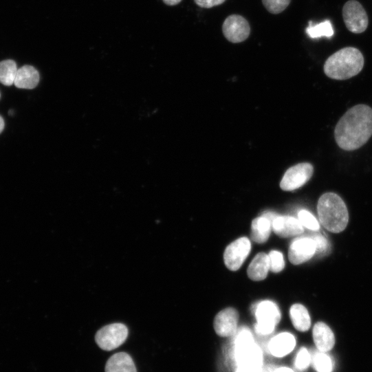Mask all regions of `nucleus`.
<instances>
[{"label":"nucleus","instance_id":"25","mask_svg":"<svg viewBox=\"0 0 372 372\" xmlns=\"http://www.w3.org/2000/svg\"><path fill=\"white\" fill-rule=\"evenodd\" d=\"M311 364V353L305 347H302L298 352L294 366L299 371H305Z\"/></svg>","mask_w":372,"mask_h":372},{"label":"nucleus","instance_id":"17","mask_svg":"<svg viewBox=\"0 0 372 372\" xmlns=\"http://www.w3.org/2000/svg\"><path fill=\"white\" fill-rule=\"evenodd\" d=\"M270 270L269 256L263 252L259 253L248 268V277L254 281L264 280Z\"/></svg>","mask_w":372,"mask_h":372},{"label":"nucleus","instance_id":"18","mask_svg":"<svg viewBox=\"0 0 372 372\" xmlns=\"http://www.w3.org/2000/svg\"><path fill=\"white\" fill-rule=\"evenodd\" d=\"M39 72L32 66H24L19 69L15 80V86L21 89H34L40 83Z\"/></svg>","mask_w":372,"mask_h":372},{"label":"nucleus","instance_id":"33","mask_svg":"<svg viewBox=\"0 0 372 372\" xmlns=\"http://www.w3.org/2000/svg\"><path fill=\"white\" fill-rule=\"evenodd\" d=\"M276 369L274 366H268L265 369H262V372H274Z\"/></svg>","mask_w":372,"mask_h":372},{"label":"nucleus","instance_id":"9","mask_svg":"<svg viewBox=\"0 0 372 372\" xmlns=\"http://www.w3.org/2000/svg\"><path fill=\"white\" fill-rule=\"evenodd\" d=\"M251 250L248 238L241 237L230 243L224 252V262L231 271L238 270L243 264Z\"/></svg>","mask_w":372,"mask_h":372},{"label":"nucleus","instance_id":"10","mask_svg":"<svg viewBox=\"0 0 372 372\" xmlns=\"http://www.w3.org/2000/svg\"><path fill=\"white\" fill-rule=\"evenodd\" d=\"M225 38L232 43H240L248 39L250 27L242 17L232 15L226 19L223 25Z\"/></svg>","mask_w":372,"mask_h":372},{"label":"nucleus","instance_id":"13","mask_svg":"<svg viewBox=\"0 0 372 372\" xmlns=\"http://www.w3.org/2000/svg\"><path fill=\"white\" fill-rule=\"evenodd\" d=\"M273 231L279 237L287 238L299 235L303 228L299 220L292 217H277L272 222Z\"/></svg>","mask_w":372,"mask_h":372},{"label":"nucleus","instance_id":"26","mask_svg":"<svg viewBox=\"0 0 372 372\" xmlns=\"http://www.w3.org/2000/svg\"><path fill=\"white\" fill-rule=\"evenodd\" d=\"M270 270L274 273L281 272L285 267V261L282 253L278 251H271L269 254Z\"/></svg>","mask_w":372,"mask_h":372},{"label":"nucleus","instance_id":"8","mask_svg":"<svg viewBox=\"0 0 372 372\" xmlns=\"http://www.w3.org/2000/svg\"><path fill=\"white\" fill-rule=\"evenodd\" d=\"M314 168L311 164L301 163L289 168L285 173L280 186L283 190L292 191L303 186L312 177Z\"/></svg>","mask_w":372,"mask_h":372},{"label":"nucleus","instance_id":"5","mask_svg":"<svg viewBox=\"0 0 372 372\" xmlns=\"http://www.w3.org/2000/svg\"><path fill=\"white\" fill-rule=\"evenodd\" d=\"M257 323L255 331L263 336L272 333L281 320V312L273 302L265 300L257 304L254 308Z\"/></svg>","mask_w":372,"mask_h":372},{"label":"nucleus","instance_id":"32","mask_svg":"<svg viewBox=\"0 0 372 372\" xmlns=\"http://www.w3.org/2000/svg\"><path fill=\"white\" fill-rule=\"evenodd\" d=\"M274 372H294V371L288 367H280V368H276Z\"/></svg>","mask_w":372,"mask_h":372},{"label":"nucleus","instance_id":"20","mask_svg":"<svg viewBox=\"0 0 372 372\" xmlns=\"http://www.w3.org/2000/svg\"><path fill=\"white\" fill-rule=\"evenodd\" d=\"M272 222L262 216L253 220L252 223L251 237L258 243H265L270 235Z\"/></svg>","mask_w":372,"mask_h":372},{"label":"nucleus","instance_id":"31","mask_svg":"<svg viewBox=\"0 0 372 372\" xmlns=\"http://www.w3.org/2000/svg\"><path fill=\"white\" fill-rule=\"evenodd\" d=\"M163 2L168 6H175L179 4L182 0H163Z\"/></svg>","mask_w":372,"mask_h":372},{"label":"nucleus","instance_id":"22","mask_svg":"<svg viewBox=\"0 0 372 372\" xmlns=\"http://www.w3.org/2000/svg\"><path fill=\"white\" fill-rule=\"evenodd\" d=\"M311 364L317 372H332L333 362L331 358L319 350L311 353Z\"/></svg>","mask_w":372,"mask_h":372},{"label":"nucleus","instance_id":"15","mask_svg":"<svg viewBox=\"0 0 372 372\" xmlns=\"http://www.w3.org/2000/svg\"><path fill=\"white\" fill-rule=\"evenodd\" d=\"M296 346L294 336L287 332L274 336L270 342L268 348L270 353L276 357H283L289 353Z\"/></svg>","mask_w":372,"mask_h":372},{"label":"nucleus","instance_id":"4","mask_svg":"<svg viewBox=\"0 0 372 372\" xmlns=\"http://www.w3.org/2000/svg\"><path fill=\"white\" fill-rule=\"evenodd\" d=\"M234 335L232 355L237 366H250L262 371V351L250 329L242 328Z\"/></svg>","mask_w":372,"mask_h":372},{"label":"nucleus","instance_id":"3","mask_svg":"<svg viewBox=\"0 0 372 372\" xmlns=\"http://www.w3.org/2000/svg\"><path fill=\"white\" fill-rule=\"evenodd\" d=\"M317 211L320 223L328 231L339 233L346 228L349 221L347 208L337 194H323L318 199Z\"/></svg>","mask_w":372,"mask_h":372},{"label":"nucleus","instance_id":"19","mask_svg":"<svg viewBox=\"0 0 372 372\" xmlns=\"http://www.w3.org/2000/svg\"><path fill=\"white\" fill-rule=\"evenodd\" d=\"M289 316L294 327L300 331H308L311 326V319L307 309L300 304L293 305Z\"/></svg>","mask_w":372,"mask_h":372},{"label":"nucleus","instance_id":"24","mask_svg":"<svg viewBox=\"0 0 372 372\" xmlns=\"http://www.w3.org/2000/svg\"><path fill=\"white\" fill-rule=\"evenodd\" d=\"M262 2L267 12L278 14L287 9L291 0H262Z\"/></svg>","mask_w":372,"mask_h":372},{"label":"nucleus","instance_id":"14","mask_svg":"<svg viewBox=\"0 0 372 372\" xmlns=\"http://www.w3.org/2000/svg\"><path fill=\"white\" fill-rule=\"evenodd\" d=\"M313 338L318 350L329 351L334 346L335 337L333 331L325 323L317 322L313 329Z\"/></svg>","mask_w":372,"mask_h":372},{"label":"nucleus","instance_id":"34","mask_svg":"<svg viewBox=\"0 0 372 372\" xmlns=\"http://www.w3.org/2000/svg\"><path fill=\"white\" fill-rule=\"evenodd\" d=\"M5 126V121L3 118L0 116V134H1V133L4 131Z\"/></svg>","mask_w":372,"mask_h":372},{"label":"nucleus","instance_id":"1","mask_svg":"<svg viewBox=\"0 0 372 372\" xmlns=\"http://www.w3.org/2000/svg\"><path fill=\"white\" fill-rule=\"evenodd\" d=\"M372 136V109L358 105L348 110L334 129L337 145L345 151H353L364 146Z\"/></svg>","mask_w":372,"mask_h":372},{"label":"nucleus","instance_id":"6","mask_svg":"<svg viewBox=\"0 0 372 372\" xmlns=\"http://www.w3.org/2000/svg\"><path fill=\"white\" fill-rule=\"evenodd\" d=\"M128 336L129 329L124 324L113 323L100 329L96 341L102 349L109 351L124 344Z\"/></svg>","mask_w":372,"mask_h":372},{"label":"nucleus","instance_id":"28","mask_svg":"<svg viewBox=\"0 0 372 372\" xmlns=\"http://www.w3.org/2000/svg\"><path fill=\"white\" fill-rule=\"evenodd\" d=\"M311 239L316 243V252L318 254H324L328 251V249L329 248V243L323 236L316 234L313 236Z\"/></svg>","mask_w":372,"mask_h":372},{"label":"nucleus","instance_id":"30","mask_svg":"<svg viewBox=\"0 0 372 372\" xmlns=\"http://www.w3.org/2000/svg\"><path fill=\"white\" fill-rule=\"evenodd\" d=\"M236 372H262L256 369L245 366H239L236 370Z\"/></svg>","mask_w":372,"mask_h":372},{"label":"nucleus","instance_id":"27","mask_svg":"<svg viewBox=\"0 0 372 372\" xmlns=\"http://www.w3.org/2000/svg\"><path fill=\"white\" fill-rule=\"evenodd\" d=\"M298 220L303 226L309 230L316 231L320 226L316 219L308 211L301 210L298 213Z\"/></svg>","mask_w":372,"mask_h":372},{"label":"nucleus","instance_id":"2","mask_svg":"<svg viewBox=\"0 0 372 372\" xmlns=\"http://www.w3.org/2000/svg\"><path fill=\"white\" fill-rule=\"evenodd\" d=\"M364 57L353 47H346L331 55L324 65V73L330 79L346 80L359 74L364 67Z\"/></svg>","mask_w":372,"mask_h":372},{"label":"nucleus","instance_id":"29","mask_svg":"<svg viewBox=\"0 0 372 372\" xmlns=\"http://www.w3.org/2000/svg\"><path fill=\"white\" fill-rule=\"evenodd\" d=\"M226 0H195V3L201 8L210 9L222 5Z\"/></svg>","mask_w":372,"mask_h":372},{"label":"nucleus","instance_id":"11","mask_svg":"<svg viewBox=\"0 0 372 372\" xmlns=\"http://www.w3.org/2000/svg\"><path fill=\"white\" fill-rule=\"evenodd\" d=\"M239 313L232 307L226 308L217 314L214 320V328L221 337L234 336L237 331Z\"/></svg>","mask_w":372,"mask_h":372},{"label":"nucleus","instance_id":"12","mask_svg":"<svg viewBox=\"0 0 372 372\" xmlns=\"http://www.w3.org/2000/svg\"><path fill=\"white\" fill-rule=\"evenodd\" d=\"M316 252V243L311 238H300L291 244L289 259L292 264L299 265L309 261Z\"/></svg>","mask_w":372,"mask_h":372},{"label":"nucleus","instance_id":"21","mask_svg":"<svg viewBox=\"0 0 372 372\" xmlns=\"http://www.w3.org/2000/svg\"><path fill=\"white\" fill-rule=\"evenodd\" d=\"M17 63L14 61H5L0 63V83L10 87L15 83L18 73Z\"/></svg>","mask_w":372,"mask_h":372},{"label":"nucleus","instance_id":"35","mask_svg":"<svg viewBox=\"0 0 372 372\" xmlns=\"http://www.w3.org/2000/svg\"><path fill=\"white\" fill-rule=\"evenodd\" d=\"M0 98H1V94H0Z\"/></svg>","mask_w":372,"mask_h":372},{"label":"nucleus","instance_id":"16","mask_svg":"<svg viewBox=\"0 0 372 372\" xmlns=\"http://www.w3.org/2000/svg\"><path fill=\"white\" fill-rule=\"evenodd\" d=\"M105 372H138L131 356L125 352L117 353L107 361Z\"/></svg>","mask_w":372,"mask_h":372},{"label":"nucleus","instance_id":"23","mask_svg":"<svg viewBox=\"0 0 372 372\" xmlns=\"http://www.w3.org/2000/svg\"><path fill=\"white\" fill-rule=\"evenodd\" d=\"M306 34L311 39H319L322 37L330 39L333 36L334 32L331 22L325 21L315 25L312 22H309Z\"/></svg>","mask_w":372,"mask_h":372},{"label":"nucleus","instance_id":"7","mask_svg":"<svg viewBox=\"0 0 372 372\" xmlns=\"http://www.w3.org/2000/svg\"><path fill=\"white\" fill-rule=\"evenodd\" d=\"M342 17L346 28L353 34H362L368 27L366 13L361 4L355 0H349L344 5Z\"/></svg>","mask_w":372,"mask_h":372}]
</instances>
